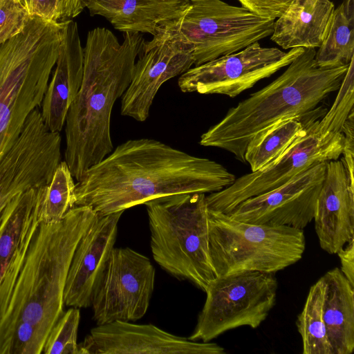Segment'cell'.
Wrapping results in <instances>:
<instances>
[{"instance_id":"1","label":"cell","mask_w":354,"mask_h":354,"mask_svg":"<svg viewBox=\"0 0 354 354\" xmlns=\"http://www.w3.org/2000/svg\"><path fill=\"white\" fill-rule=\"evenodd\" d=\"M235 180L208 158L153 139L128 140L84 172L75 184V206L102 216L162 196L218 192Z\"/></svg>"},{"instance_id":"2","label":"cell","mask_w":354,"mask_h":354,"mask_svg":"<svg viewBox=\"0 0 354 354\" xmlns=\"http://www.w3.org/2000/svg\"><path fill=\"white\" fill-rule=\"evenodd\" d=\"M98 215L75 206L56 222L40 223L9 304L0 319V354H41L63 314L66 279L76 248Z\"/></svg>"},{"instance_id":"3","label":"cell","mask_w":354,"mask_h":354,"mask_svg":"<svg viewBox=\"0 0 354 354\" xmlns=\"http://www.w3.org/2000/svg\"><path fill=\"white\" fill-rule=\"evenodd\" d=\"M145 43L140 33L131 32L120 43L106 28L87 34L82 82L65 122V161L77 181L113 149L112 109L131 82Z\"/></svg>"},{"instance_id":"4","label":"cell","mask_w":354,"mask_h":354,"mask_svg":"<svg viewBox=\"0 0 354 354\" xmlns=\"http://www.w3.org/2000/svg\"><path fill=\"white\" fill-rule=\"evenodd\" d=\"M315 53V48H304L281 75L230 108L203 133L200 145L226 150L245 163V149L256 135L279 120L314 111L338 90L348 66L319 68Z\"/></svg>"},{"instance_id":"5","label":"cell","mask_w":354,"mask_h":354,"mask_svg":"<svg viewBox=\"0 0 354 354\" xmlns=\"http://www.w3.org/2000/svg\"><path fill=\"white\" fill-rule=\"evenodd\" d=\"M66 24L32 16L21 32L0 44V162L30 113L41 106Z\"/></svg>"},{"instance_id":"6","label":"cell","mask_w":354,"mask_h":354,"mask_svg":"<svg viewBox=\"0 0 354 354\" xmlns=\"http://www.w3.org/2000/svg\"><path fill=\"white\" fill-rule=\"evenodd\" d=\"M205 194L165 196L146 206L151 250L162 269L205 292L215 278L209 247Z\"/></svg>"},{"instance_id":"7","label":"cell","mask_w":354,"mask_h":354,"mask_svg":"<svg viewBox=\"0 0 354 354\" xmlns=\"http://www.w3.org/2000/svg\"><path fill=\"white\" fill-rule=\"evenodd\" d=\"M207 214L216 277L251 271L274 274L299 261L305 251L303 230L248 223L209 209Z\"/></svg>"},{"instance_id":"8","label":"cell","mask_w":354,"mask_h":354,"mask_svg":"<svg viewBox=\"0 0 354 354\" xmlns=\"http://www.w3.org/2000/svg\"><path fill=\"white\" fill-rule=\"evenodd\" d=\"M277 287L273 273L251 271L215 277L205 290L204 306L188 339L207 342L241 326L257 328L273 308Z\"/></svg>"},{"instance_id":"9","label":"cell","mask_w":354,"mask_h":354,"mask_svg":"<svg viewBox=\"0 0 354 354\" xmlns=\"http://www.w3.org/2000/svg\"><path fill=\"white\" fill-rule=\"evenodd\" d=\"M274 21L222 0H190L175 28L193 47L198 66L270 36Z\"/></svg>"},{"instance_id":"10","label":"cell","mask_w":354,"mask_h":354,"mask_svg":"<svg viewBox=\"0 0 354 354\" xmlns=\"http://www.w3.org/2000/svg\"><path fill=\"white\" fill-rule=\"evenodd\" d=\"M318 121L306 124V133L275 162L236 178L231 185L206 196L207 208L227 214L244 201L283 185L314 165L339 159L343 151V133L323 135Z\"/></svg>"},{"instance_id":"11","label":"cell","mask_w":354,"mask_h":354,"mask_svg":"<svg viewBox=\"0 0 354 354\" xmlns=\"http://www.w3.org/2000/svg\"><path fill=\"white\" fill-rule=\"evenodd\" d=\"M155 276V268L147 257L129 248H113L91 301L97 325L143 317Z\"/></svg>"},{"instance_id":"12","label":"cell","mask_w":354,"mask_h":354,"mask_svg":"<svg viewBox=\"0 0 354 354\" xmlns=\"http://www.w3.org/2000/svg\"><path fill=\"white\" fill-rule=\"evenodd\" d=\"M304 48L288 52L255 42L238 52L192 67L180 75L183 93L222 94L234 97L259 81L288 66Z\"/></svg>"},{"instance_id":"13","label":"cell","mask_w":354,"mask_h":354,"mask_svg":"<svg viewBox=\"0 0 354 354\" xmlns=\"http://www.w3.org/2000/svg\"><path fill=\"white\" fill-rule=\"evenodd\" d=\"M193 65V47L175 25L145 41L131 82L121 97V115L145 121L162 84Z\"/></svg>"},{"instance_id":"14","label":"cell","mask_w":354,"mask_h":354,"mask_svg":"<svg viewBox=\"0 0 354 354\" xmlns=\"http://www.w3.org/2000/svg\"><path fill=\"white\" fill-rule=\"evenodd\" d=\"M326 164L314 165L283 185L244 201L227 215L248 223L303 230L313 220Z\"/></svg>"},{"instance_id":"15","label":"cell","mask_w":354,"mask_h":354,"mask_svg":"<svg viewBox=\"0 0 354 354\" xmlns=\"http://www.w3.org/2000/svg\"><path fill=\"white\" fill-rule=\"evenodd\" d=\"M79 354H225L216 343L198 342L151 324L116 321L92 328Z\"/></svg>"},{"instance_id":"16","label":"cell","mask_w":354,"mask_h":354,"mask_svg":"<svg viewBox=\"0 0 354 354\" xmlns=\"http://www.w3.org/2000/svg\"><path fill=\"white\" fill-rule=\"evenodd\" d=\"M124 211L98 216L80 241L69 268L64 303L87 308L104 271L117 239L119 221Z\"/></svg>"},{"instance_id":"17","label":"cell","mask_w":354,"mask_h":354,"mask_svg":"<svg viewBox=\"0 0 354 354\" xmlns=\"http://www.w3.org/2000/svg\"><path fill=\"white\" fill-rule=\"evenodd\" d=\"M313 220L319 245L328 254L354 240V185L342 160L327 162Z\"/></svg>"},{"instance_id":"18","label":"cell","mask_w":354,"mask_h":354,"mask_svg":"<svg viewBox=\"0 0 354 354\" xmlns=\"http://www.w3.org/2000/svg\"><path fill=\"white\" fill-rule=\"evenodd\" d=\"M46 186L33 187L19 195L0 234V319L6 311L29 246L40 224L39 205Z\"/></svg>"},{"instance_id":"19","label":"cell","mask_w":354,"mask_h":354,"mask_svg":"<svg viewBox=\"0 0 354 354\" xmlns=\"http://www.w3.org/2000/svg\"><path fill=\"white\" fill-rule=\"evenodd\" d=\"M55 64L42 100L41 113L47 128L52 132H60L83 78L84 50L77 24L73 20L66 24Z\"/></svg>"},{"instance_id":"20","label":"cell","mask_w":354,"mask_h":354,"mask_svg":"<svg viewBox=\"0 0 354 354\" xmlns=\"http://www.w3.org/2000/svg\"><path fill=\"white\" fill-rule=\"evenodd\" d=\"M91 16L100 15L122 32L155 37L172 27L189 8L190 0H82Z\"/></svg>"},{"instance_id":"21","label":"cell","mask_w":354,"mask_h":354,"mask_svg":"<svg viewBox=\"0 0 354 354\" xmlns=\"http://www.w3.org/2000/svg\"><path fill=\"white\" fill-rule=\"evenodd\" d=\"M334 9L331 0H292L274 21L270 39L283 49L319 48Z\"/></svg>"},{"instance_id":"22","label":"cell","mask_w":354,"mask_h":354,"mask_svg":"<svg viewBox=\"0 0 354 354\" xmlns=\"http://www.w3.org/2000/svg\"><path fill=\"white\" fill-rule=\"evenodd\" d=\"M324 282L323 319L333 354L354 351V286L339 268L322 277Z\"/></svg>"},{"instance_id":"23","label":"cell","mask_w":354,"mask_h":354,"mask_svg":"<svg viewBox=\"0 0 354 354\" xmlns=\"http://www.w3.org/2000/svg\"><path fill=\"white\" fill-rule=\"evenodd\" d=\"M315 58L322 68L347 66L354 59V0L334 9Z\"/></svg>"},{"instance_id":"24","label":"cell","mask_w":354,"mask_h":354,"mask_svg":"<svg viewBox=\"0 0 354 354\" xmlns=\"http://www.w3.org/2000/svg\"><path fill=\"white\" fill-rule=\"evenodd\" d=\"M306 132V126L299 118L279 120L250 140L245 149V161L252 171L262 170L275 162Z\"/></svg>"},{"instance_id":"25","label":"cell","mask_w":354,"mask_h":354,"mask_svg":"<svg viewBox=\"0 0 354 354\" xmlns=\"http://www.w3.org/2000/svg\"><path fill=\"white\" fill-rule=\"evenodd\" d=\"M323 299L324 282L320 277L310 287L296 322L303 354H333L323 319Z\"/></svg>"},{"instance_id":"26","label":"cell","mask_w":354,"mask_h":354,"mask_svg":"<svg viewBox=\"0 0 354 354\" xmlns=\"http://www.w3.org/2000/svg\"><path fill=\"white\" fill-rule=\"evenodd\" d=\"M73 176L66 161L59 163L39 205L40 223H51L62 220L68 211L75 206Z\"/></svg>"},{"instance_id":"27","label":"cell","mask_w":354,"mask_h":354,"mask_svg":"<svg viewBox=\"0 0 354 354\" xmlns=\"http://www.w3.org/2000/svg\"><path fill=\"white\" fill-rule=\"evenodd\" d=\"M354 103V59L348 64L338 93L330 109L321 120L318 129L323 135L342 133V127Z\"/></svg>"},{"instance_id":"28","label":"cell","mask_w":354,"mask_h":354,"mask_svg":"<svg viewBox=\"0 0 354 354\" xmlns=\"http://www.w3.org/2000/svg\"><path fill=\"white\" fill-rule=\"evenodd\" d=\"M80 321L78 308L71 307L64 312L48 333L42 353L79 354L77 330Z\"/></svg>"},{"instance_id":"29","label":"cell","mask_w":354,"mask_h":354,"mask_svg":"<svg viewBox=\"0 0 354 354\" xmlns=\"http://www.w3.org/2000/svg\"><path fill=\"white\" fill-rule=\"evenodd\" d=\"M30 17L55 23L73 20L85 8L82 0H21Z\"/></svg>"},{"instance_id":"30","label":"cell","mask_w":354,"mask_h":354,"mask_svg":"<svg viewBox=\"0 0 354 354\" xmlns=\"http://www.w3.org/2000/svg\"><path fill=\"white\" fill-rule=\"evenodd\" d=\"M30 17L21 0H0V44L21 32Z\"/></svg>"},{"instance_id":"31","label":"cell","mask_w":354,"mask_h":354,"mask_svg":"<svg viewBox=\"0 0 354 354\" xmlns=\"http://www.w3.org/2000/svg\"><path fill=\"white\" fill-rule=\"evenodd\" d=\"M241 6L253 14L267 19L279 18L292 0H238Z\"/></svg>"},{"instance_id":"32","label":"cell","mask_w":354,"mask_h":354,"mask_svg":"<svg viewBox=\"0 0 354 354\" xmlns=\"http://www.w3.org/2000/svg\"><path fill=\"white\" fill-rule=\"evenodd\" d=\"M344 135L342 154L343 161L349 181L354 185L353 156H354V111L350 113L342 129Z\"/></svg>"},{"instance_id":"33","label":"cell","mask_w":354,"mask_h":354,"mask_svg":"<svg viewBox=\"0 0 354 354\" xmlns=\"http://www.w3.org/2000/svg\"><path fill=\"white\" fill-rule=\"evenodd\" d=\"M337 254L340 259V270L354 286V240L346 244Z\"/></svg>"}]
</instances>
